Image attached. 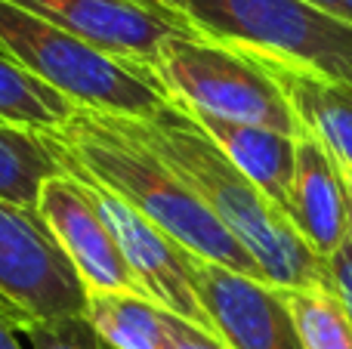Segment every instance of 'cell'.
<instances>
[{"mask_svg":"<svg viewBox=\"0 0 352 349\" xmlns=\"http://www.w3.org/2000/svg\"><path fill=\"white\" fill-rule=\"evenodd\" d=\"M136 3H146V6H152V10H158V12H167V16L182 19L179 12H173V10H170V3H167V0H136Z\"/></svg>","mask_w":352,"mask_h":349,"instance_id":"23","label":"cell"},{"mask_svg":"<svg viewBox=\"0 0 352 349\" xmlns=\"http://www.w3.org/2000/svg\"><path fill=\"white\" fill-rule=\"evenodd\" d=\"M285 300L306 349H352V322L331 288H294Z\"/></svg>","mask_w":352,"mask_h":349,"instance_id":"17","label":"cell"},{"mask_svg":"<svg viewBox=\"0 0 352 349\" xmlns=\"http://www.w3.org/2000/svg\"><path fill=\"white\" fill-rule=\"evenodd\" d=\"M37 216L78 269L87 291H127L142 294L136 278L93 198L90 185L72 173H56L41 185ZM146 297V294H142Z\"/></svg>","mask_w":352,"mask_h":349,"instance_id":"9","label":"cell"},{"mask_svg":"<svg viewBox=\"0 0 352 349\" xmlns=\"http://www.w3.org/2000/svg\"><path fill=\"white\" fill-rule=\"evenodd\" d=\"M306 3L318 6V10L331 12V16L343 19V22H352V0H306Z\"/></svg>","mask_w":352,"mask_h":349,"instance_id":"22","label":"cell"},{"mask_svg":"<svg viewBox=\"0 0 352 349\" xmlns=\"http://www.w3.org/2000/svg\"><path fill=\"white\" fill-rule=\"evenodd\" d=\"M0 300L22 322L84 315L87 284L37 210L0 198Z\"/></svg>","mask_w":352,"mask_h":349,"instance_id":"6","label":"cell"},{"mask_svg":"<svg viewBox=\"0 0 352 349\" xmlns=\"http://www.w3.org/2000/svg\"><path fill=\"white\" fill-rule=\"evenodd\" d=\"M87 185H90L130 272H133L136 288L152 303H158L164 313H170L176 319L195 325L198 331L210 334L213 340H219L217 328H213L210 315H207L204 303L198 297V288H195L192 254L182 245H176L167 232H161L155 223H148L142 214H136L130 204H124L121 198H115L111 192L99 189L93 183Z\"/></svg>","mask_w":352,"mask_h":349,"instance_id":"7","label":"cell"},{"mask_svg":"<svg viewBox=\"0 0 352 349\" xmlns=\"http://www.w3.org/2000/svg\"><path fill=\"white\" fill-rule=\"evenodd\" d=\"M19 331H22V322L10 313L3 300H0V349H22L19 344Z\"/></svg>","mask_w":352,"mask_h":349,"instance_id":"21","label":"cell"},{"mask_svg":"<svg viewBox=\"0 0 352 349\" xmlns=\"http://www.w3.org/2000/svg\"><path fill=\"white\" fill-rule=\"evenodd\" d=\"M328 288L334 291V297L340 300V306L346 309L352 322V232L328 257Z\"/></svg>","mask_w":352,"mask_h":349,"instance_id":"19","label":"cell"},{"mask_svg":"<svg viewBox=\"0 0 352 349\" xmlns=\"http://www.w3.org/2000/svg\"><path fill=\"white\" fill-rule=\"evenodd\" d=\"M287 216L324 263L352 232V192L340 173V164L309 133L297 136V164H294Z\"/></svg>","mask_w":352,"mask_h":349,"instance_id":"11","label":"cell"},{"mask_svg":"<svg viewBox=\"0 0 352 349\" xmlns=\"http://www.w3.org/2000/svg\"><path fill=\"white\" fill-rule=\"evenodd\" d=\"M96 47L111 59L152 71L161 47L176 34H198L186 19L167 16L136 0H10Z\"/></svg>","mask_w":352,"mask_h":349,"instance_id":"8","label":"cell"},{"mask_svg":"<svg viewBox=\"0 0 352 349\" xmlns=\"http://www.w3.org/2000/svg\"><path fill=\"white\" fill-rule=\"evenodd\" d=\"M56 173L65 170L41 133L0 124V198L34 210L41 185Z\"/></svg>","mask_w":352,"mask_h":349,"instance_id":"15","label":"cell"},{"mask_svg":"<svg viewBox=\"0 0 352 349\" xmlns=\"http://www.w3.org/2000/svg\"><path fill=\"white\" fill-rule=\"evenodd\" d=\"M74 115V105L62 93L47 87L43 80L31 78L6 56H0V124L3 127H22L31 133L65 124Z\"/></svg>","mask_w":352,"mask_h":349,"instance_id":"16","label":"cell"},{"mask_svg":"<svg viewBox=\"0 0 352 349\" xmlns=\"http://www.w3.org/2000/svg\"><path fill=\"white\" fill-rule=\"evenodd\" d=\"M340 173H343V179H346V185H349V192H352V167H340Z\"/></svg>","mask_w":352,"mask_h":349,"instance_id":"24","label":"cell"},{"mask_svg":"<svg viewBox=\"0 0 352 349\" xmlns=\"http://www.w3.org/2000/svg\"><path fill=\"white\" fill-rule=\"evenodd\" d=\"M182 109H186V105H182ZM188 115L223 148L226 158H229L250 183L260 185L269 201L287 216V210H291V189H294V164H297V139L278 133V130L223 121V117L201 115V111H188ZM287 220H291V216H287Z\"/></svg>","mask_w":352,"mask_h":349,"instance_id":"12","label":"cell"},{"mask_svg":"<svg viewBox=\"0 0 352 349\" xmlns=\"http://www.w3.org/2000/svg\"><path fill=\"white\" fill-rule=\"evenodd\" d=\"M201 37L272 68L352 84V22L306 0H167Z\"/></svg>","mask_w":352,"mask_h":349,"instance_id":"3","label":"cell"},{"mask_svg":"<svg viewBox=\"0 0 352 349\" xmlns=\"http://www.w3.org/2000/svg\"><path fill=\"white\" fill-rule=\"evenodd\" d=\"M0 56L62 93L74 109L148 117L170 102L155 71L111 59L10 0H0Z\"/></svg>","mask_w":352,"mask_h":349,"instance_id":"4","label":"cell"},{"mask_svg":"<svg viewBox=\"0 0 352 349\" xmlns=\"http://www.w3.org/2000/svg\"><path fill=\"white\" fill-rule=\"evenodd\" d=\"M192 272L201 303L229 349H306L287 309L285 288L232 272L195 254Z\"/></svg>","mask_w":352,"mask_h":349,"instance_id":"10","label":"cell"},{"mask_svg":"<svg viewBox=\"0 0 352 349\" xmlns=\"http://www.w3.org/2000/svg\"><path fill=\"white\" fill-rule=\"evenodd\" d=\"M272 74L278 78L303 133L322 142L340 167H352V84L309 78L285 68H272Z\"/></svg>","mask_w":352,"mask_h":349,"instance_id":"13","label":"cell"},{"mask_svg":"<svg viewBox=\"0 0 352 349\" xmlns=\"http://www.w3.org/2000/svg\"><path fill=\"white\" fill-rule=\"evenodd\" d=\"M161 349H229L226 344L213 340L210 334L198 331L195 325L188 322L176 319V315L167 313V322H164V346Z\"/></svg>","mask_w":352,"mask_h":349,"instance_id":"20","label":"cell"},{"mask_svg":"<svg viewBox=\"0 0 352 349\" xmlns=\"http://www.w3.org/2000/svg\"><path fill=\"white\" fill-rule=\"evenodd\" d=\"M41 139L65 173L121 198L188 254L241 275L263 278L254 257L210 214L192 185L155 148L130 133L118 115L74 109L65 124L41 133Z\"/></svg>","mask_w":352,"mask_h":349,"instance_id":"1","label":"cell"},{"mask_svg":"<svg viewBox=\"0 0 352 349\" xmlns=\"http://www.w3.org/2000/svg\"><path fill=\"white\" fill-rule=\"evenodd\" d=\"M22 334L28 337L31 349H111L93 331L84 315L59 322H34Z\"/></svg>","mask_w":352,"mask_h":349,"instance_id":"18","label":"cell"},{"mask_svg":"<svg viewBox=\"0 0 352 349\" xmlns=\"http://www.w3.org/2000/svg\"><path fill=\"white\" fill-rule=\"evenodd\" d=\"M121 121L192 185L210 214L254 257L263 282L285 291L328 288V263L306 245L294 223L266 198V192L226 158L223 148L179 102L170 99L155 115Z\"/></svg>","mask_w":352,"mask_h":349,"instance_id":"2","label":"cell"},{"mask_svg":"<svg viewBox=\"0 0 352 349\" xmlns=\"http://www.w3.org/2000/svg\"><path fill=\"white\" fill-rule=\"evenodd\" d=\"M84 319L111 349H161L167 313L142 294L87 291Z\"/></svg>","mask_w":352,"mask_h":349,"instance_id":"14","label":"cell"},{"mask_svg":"<svg viewBox=\"0 0 352 349\" xmlns=\"http://www.w3.org/2000/svg\"><path fill=\"white\" fill-rule=\"evenodd\" d=\"M158 84L188 111L303 136L297 115L266 62L201 34H176L152 65Z\"/></svg>","mask_w":352,"mask_h":349,"instance_id":"5","label":"cell"}]
</instances>
